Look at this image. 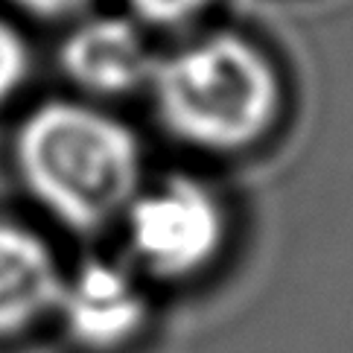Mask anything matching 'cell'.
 <instances>
[{"label":"cell","instance_id":"3957f363","mask_svg":"<svg viewBox=\"0 0 353 353\" xmlns=\"http://www.w3.org/2000/svg\"><path fill=\"white\" fill-rule=\"evenodd\" d=\"M129 245L149 272L187 277L216 257L225 239V213L199 181L172 179L134 196L125 210Z\"/></svg>","mask_w":353,"mask_h":353},{"label":"cell","instance_id":"ba28073f","mask_svg":"<svg viewBox=\"0 0 353 353\" xmlns=\"http://www.w3.org/2000/svg\"><path fill=\"white\" fill-rule=\"evenodd\" d=\"M208 3L210 0H129L137 18L161 23V27H175V23L199 15Z\"/></svg>","mask_w":353,"mask_h":353},{"label":"cell","instance_id":"7a4b0ae2","mask_svg":"<svg viewBox=\"0 0 353 353\" xmlns=\"http://www.w3.org/2000/svg\"><path fill=\"white\" fill-rule=\"evenodd\" d=\"M158 117L184 143L231 152L254 143L281 105V85L260 50L213 35L152 70Z\"/></svg>","mask_w":353,"mask_h":353},{"label":"cell","instance_id":"6da1fadb","mask_svg":"<svg viewBox=\"0 0 353 353\" xmlns=\"http://www.w3.org/2000/svg\"><path fill=\"white\" fill-rule=\"evenodd\" d=\"M15 158L41 205L77 231H94L129 210L141 149L114 117L79 103H47L21 125Z\"/></svg>","mask_w":353,"mask_h":353},{"label":"cell","instance_id":"52a82bcc","mask_svg":"<svg viewBox=\"0 0 353 353\" xmlns=\"http://www.w3.org/2000/svg\"><path fill=\"white\" fill-rule=\"evenodd\" d=\"M30 73V53H27V41L0 21V103H6L21 88V82Z\"/></svg>","mask_w":353,"mask_h":353},{"label":"cell","instance_id":"9c48e42d","mask_svg":"<svg viewBox=\"0 0 353 353\" xmlns=\"http://www.w3.org/2000/svg\"><path fill=\"white\" fill-rule=\"evenodd\" d=\"M18 6H23L32 15H41V18H61V15H70V12L82 9L88 0H15Z\"/></svg>","mask_w":353,"mask_h":353},{"label":"cell","instance_id":"8992f818","mask_svg":"<svg viewBox=\"0 0 353 353\" xmlns=\"http://www.w3.org/2000/svg\"><path fill=\"white\" fill-rule=\"evenodd\" d=\"M50 245L18 225L0 222V336H15L56 310L61 295Z\"/></svg>","mask_w":353,"mask_h":353},{"label":"cell","instance_id":"277c9868","mask_svg":"<svg viewBox=\"0 0 353 353\" xmlns=\"http://www.w3.org/2000/svg\"><path fill=\"white\" fill-rule=\"evenodd\" d=\"M68 333L91 350H114L143 327L146 301L123 269L88 263L61 286L56 304Z\"/></svg>","mask_w":353,"mask_h":353},{"label":"cell","instance_id":"5b68a950","mask_svg":"<svg viewBox=\"0 0 353 353\" xmlns=\"http://www.w3.org/2000/svg\"><path fill=\"white\" fill-rule=\"evenodd\" d=\"M61 68L94 94H129L155 70L141 32L123 18H94L73 30L61 47Z\"/></svg>","mask_w":353,"mask_h":353}]
</instances>
